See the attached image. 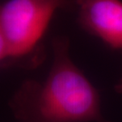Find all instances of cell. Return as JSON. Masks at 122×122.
<instances>
[{
  "label": "cell",
  "instance_id": "6da1fadb",
  "mask_svg": "<svg viewBox=\"0 0 122 122\" xmlns=\"http://www.w3.org/2000/svg\"><path fill=\"white\" fill-rule=\"evenodd\" d=\"M52 63L44 81L27 80L10 100L20 122H108L100 94L71 60L67 36L52 42Z\"/></svg>",
  "mask_w": 122,
  "mask_h": 122
},
{
  "label": "cell",
  "instance_id": "7a4b0ae2",
  "mask_svg": "<svg viewBox=\"0 0 122 122\" xmlns=\"http://www.w3.org/2000/svg\"><path fill=\"white\" fill-rule=\"evenodd\" d=\"M77 0H8L0 5V26L8 64L36 66L44 57L43 39L53 15L75 12Z\"/></svg>",
  "mask_w": 122,
  "mask_h": 122
},
{
  "label": "cell",
  "instance_id": "3957f363",
  "mask_svg": "<svg viewBox=\"0 0 122 122\" xmlns=\"http://www.w3.org/2000/svg\"><path fill=\"white\" fill-rule=\"evenodd\" d=\"M75 12L81 29L122 51V0H77Z\"/></svg>",
  "mask_w": 122,
  "mask_h": 122
},
{
  "label": "cell",
  "instance_id": "277c9868",
  "mask_svg": "<svg viewBox=\"0 0 122 122\" xmlns=\"http://www.w3.org/2000/svg\"><path fill=\"white\" fill-rule=\"evenodd\" d=\"M9 61V52L7 44L2 32L1 26H0V66L8 64Z\"/></svg>",
  "mask_w": 122,
  "mask_h": 122
},
{
  "label": "cell",
  "instance_id": "5b68a950",
  "mask_svg": "<svg viewBox=\"0 0 122 122\" xmlns=\"http://www.w3.org/2000/svg\"><path fill=\"white\" fill-rule=\"evenodd\" d=\"M116 91L119 93H122V79L120 80V81L117 84V86H116Z\"/></svg>",
  "mask_w": 122,
  "mask_h": 122
}]
</instances>
